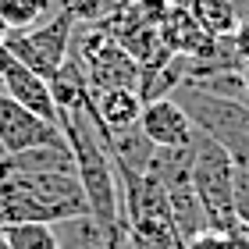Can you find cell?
<instances>
[{
  "mask_svg": "<svg viewBox=\"0 0 249 249\" xmlns=\"http://www.w3.org/2000/svg\"><path fill=\"white\" fill-rule=\"evenodd\" d=\"M61 132H64L68 150H71L75 178H78V185H82L89 213H93L114 239H121L124 235V213H121L118 175H114V164H110V153H107L104 139H100V121L93 114V107L86 104L78 110L61 114Z\"/></svg>",
  "mask_w": 249,
  "mask_h": 249,
  "instance_id": "cell-1",
  "label": "cell"
},
{
  "mask_svg": "<svg viewBox=\"0 0 249 249\" xmlns=\"http://www.w3.org/2000/svg\"><path fill=\"white\" fill-rule=\"evenodd\" d=\"M192 167H189V182L196 189V196L207 213V228L217 235H239L242 224L235 221L231 210V175L235 160L210 139L207 132H199L192 124Z\"/></svg>",
  "mask_w": 249,
  "mask_h": 249,
  "instance_id": "cell-2",
  "label": "cell"
},
{
  "mask_svg": "<svg viewBox=\"0 0 249 249\" xmlns=\"http://www.w3.org/2000/svg\"><path fill=\"white\" fill-rule=\"evenodd\" d=\"M171 100L189 114V121L199 132H207L235 164H249V104L224 100L213 93H203L192 82L171 89Z\"/></svg>",
  "mask_w": 249,
  "mask_h": 249,
  "instance_id": "cell-3",
  "label": "cell"
},
{
  "mask_svg": "<svg viewBox=\"0 0 249 249\" xmlns=\"http://www.w3.org/2000/svg\"><path fill=\"white\" fill-rule=\"evenodd\" d=\"M68 50L82 64L89 93H96V89H135L139 86V64L132 61V53L104 25H75Z\"/></svg>",
  "mask_w": 249,
  "mask_h": 249,
  "instance_id": "cell-4",
  "label": "cell"
},
{
  "mask_svg": "<svg viewBox=\"0 0 249 249\" xmlns=\"http://www.w3.org/2000/svg\"><path fill=\"white\" fill-rule=\"evenodd\" d=\"M71 29L75 21L57 11L53 18L39 21L36 29H25V32H7L4 36V47L15 61H21L25 68L39 71L43 78H50L53 71L61 68V61L68 57V47H71Z\"/></svg>",
  "mask_w": 249,
  "mask_h": 249,
  "instance_id": "cell-5",
  "label": "cell"
},
{
  "mask_svg": "<svg viewBox=\"0 0 249 249\" xmlns=\"http://www.w3.org/2000/svg\"><path fill=\"white\" fill-rule=\"evenodd\" d=\"M0 82H4V96H11L18 107H25L32 114H39L43 121L61 128V114H57L53 96H50V82L39 71H32L21 61H15L4 47H0Z\"/></svg>",
  "mask_w": 249,
  "mask_h": 249,
  "instance_id": "cell-6",
  "label": "cell"
},
{
  "mask_svg": "<svg viewBox=\"0 0 249 249\" xmlns=\"http://www.w3.org/2000/svg\"><path fill=\"white\" fill-rule=\"evenodd\" d=\"M50 142H64V132L57 124L18 107L11 96H0V146H4L7 157L32 150V146H50Z\"/></svg>",
  "mask_w": 249,
  "mask_h": 249,
  "instance_id": "cell-7",
  "label": "cell"
},
{
  "mask_svg": "<svg viewBox=\"0 0 249 249\" xmlns=\"http://www.w3.org/2000/svg\"><path fill=\"white\" fill-rule=\"evenodd\" d=\"M139 128L150 135L153 146H189V139H192V121L171 96H160V100L142 104Z\"/></svg>",
  "mask_w": 249,
  "mask_h": 249,
  "instance_id": "cell-8",
  "label": "cell"
},
{
  "mask_svg": "<svg viewBox=\"0 0 249 249\" xmlns=\"http://www.w3.org/2000/svg\"><path fill=\"white\" fill-rule=\"evenodd\" d=\"M157 32H160V43L171 53H185V57H199V53L210 50V43L217 36H210L207 29L196 21L189 7H167V15L157 21Z\"/></svg>",
  "mask_w": 249,
  "mask_h": 249,
  "instance_id": "cell-9",
  "label": "cell"
},
{
  "mask_svg": "<svg viewBox=\"0 0 249 249\" xmlns=\"http://www.w3.org/2000/svg\"><path fill=\"white\" fill-rule=\"evenodd\" d=\"M100 139H104L110 160H114L118 167H124V171H132V175H146L150 171V160H153L157 146L150 142V135L139 128V121L124 124V128H104V124H100Z\"/></svg>",
  "mask_w": 249,
  "mask_h": 249,
  "instance_id": "cell-10",
  "label": "cell"
},
{
  "mask_svg": "<svg viewBox=\"0 0 249 249\" xmlns=\"http://www.w3.org/2000/svg\"><path fill=\"white\" fill-rule=\"evenodd\" d=\"M50 228H53V239H57V249H110L118 242L93 213H75V217L53 221Z\"/></svg>",
  "mask_w": 249,
  "mask_h": 249,
  "instance_id": "cell-11",
  "label": "cell"
},
{
  "mask_svg": "<svg viewBox=\"0 0 249 249\" xmlns=\"http://www.w3.org/2000/svg\"><path fill=\"white\" fill-rule=\"evenodd\" d=\"M50 96H53V107H57V114H68V110H78L89 104V82H86V71L78 57L71 50H68V57L61 61V68L53 71L50 78Z\"/></svg>",
  "mask_w": 249,
  "mask_h": 249,
  "instance_id": "cell-12",
  "label": "cell"
},
{
  "mask_svg": "<svg viewBox=\"0 0 249 249\" xmlns=\"http://www.w3.org/2000/svg\"><path fill=\"white\" fill-rule=\"evenodd\" d=\"M89 107L104 128H124V124L139 121L142 100L135 89H96V93H89Z\"/></svg>",
  "mask_w": 249,
  "mask_h": 249,
  "instance_id": "cell-13",
  "label": "cell"
},
{
  "mask_svg": "<svg viewBox=\"0 0 249 249\" xmlns=\"http://www.w3.org/2000/svg\"><path fill=\"white\" fill-rule=\"evenodd\" d=\"M11 167L21 175H75V160L68 142H50V146H32V150L11 153Z\"/></svg>",
  "mask_w": 249,
  "mask_h": 249,
  "instance_id": "cell-14",
  "label": "cell"
},
{
  "mask_svg": "<svg viewBox=\"0 0 249 249\" xmlns=\"http://www.w3.org/2000/svg\"><path fill=\"white\" fill-rule=\"evenodd\" d=\"M249 7V0H196L189 11L210 36H231L239 25V15Z\"/></svg>",
  "mask_w": 249,
  "mask_h": 249,
  "instance_id": "cell-15",
  "label": "cell"
},
{
  "mask_svg": "<svg viewBox=\"0 0 249 249\" xmlns=\"http://www.w3.org/2000/svg\"><path fill=\"white\" fill-rule=\"evenodd\" d=\"M57 15L53 0H0V21L7 32H25L36 29L39 21H47Z\"/></svg>",
  "mask_w": 249,
  "mask_h": 249,
  "instance_id": "cell-16",
  "label": "cell"
},
{
  "mask_svg": "<svg viewBox=\"0 0 249 249\" xmlns=\"http://www.w3.org/2000/svg\"><path fill=\"white\" fill-rule=\"evenodd\" d=\"M57 11H64L75 25H104L118 11L121 0H53Z\"/></svg>",
  "mask_w": 249,
  "mask_h": 249,
  "instance_id": "cell-17",
  "label": "cell"
},
{
  "mask_svg": "<svg viewBox=\"0 0 249 249\" xmlns=\"http://www.w3.org/2000/svg\"><path fill=\"white\" fill-rule=\"evenodd\" d=\"M7 235L11 249H57V239H53V228L43 221H21L11 224V228H0Z\"/></svg>",
  "mask_w": 249,
  "mask_h": 249,
  "instance_id": "cell-18",
  "label": "cell"
},
{
  "mask_svg": "<svg viewBox=\"0 0 249 249\" xmlns=\"http://www.w3.org/2000/svg\"><path fill=\"white\" fill-rule=\"evenodd\" d=\"M192 86L203 93L224 96V100H242L246 104V86H242V71H221V75H207V78H192Z\"/></svg>",
  "mask_w": 249,
  "mask_h": 249,
  "instance_id": "cell-19",
  "label": "cell"
},
{
  "mask_svg": "<svg viewBox=\"0 0 249 249\" xmlns=\"http://www.w3.org/2000/svg\"><path fill=\"white\" fill-rule=\"evenodd\" d=\"M231 210H235V221L242 224V231H249V164H235V175H231Z\"/></svg>",
  "mask_w": 249,
  "mask_h": 249,
  "instance_id": "cell-20",
  "label": "cell"
},
{
  "mask_svg": "<svg viewBox=\"0 0 249 249\" xmlns=\"http://www.w3.org/2000/svg\"><path fill=\"white\" fill-rule=\"evenodd\" d=\"M185 249H249V231L239 235H217V231H203L192 242H185Z\"/></svg>",
  "mask_w": 249,
  "mask_h": 249,
  "instance_id": "cell-21",
  "label": "cell"
},
{
  "mask_svg": "<svg viewBox=\"0 0 249 249\" xmlns=\"http://www.w3.org/2000/svg\"><path fill=\"white\" fill-rule=\"evenodd\" d=\"M231 43H235V50L242 53V61H249V7L239 15V25L231 32Z\"/></svg>",
  "mask_w": 249,
  "mask_h": 249,
  "instance_id": "cell-22",
  "label": "cell"
},
{
  "mask_svg": "<svg viewBox=\"0 0 249 249\" xmlns=\"http://www.w3.org/2000/svg\"><path fill=\"white\" fill-rule=\"evenodd\" d=\"M242 86H246V104H249V61L242 64Z\"/></svg>",
  "mask_w": 249,
  "mask_h": 249,
  "instance_id": "cell-23",
  "label": "cell"
},
{
  "mask_svg": "<svg viewBox=\"0 0 249 249\" xmlns=\"http://www.w3.org/2000/svg\"><path fill=\"white\" fill-rule=\"evenodd\" d=\"M167 4H171V7H192L196 0H167Z\"/></svg>",
  "mask_w": 249,
  "mask_h": 249,
  "instance_id": "cell-24",
  "label": "cell"
},
{
  "mask_svg": "<svg viewBox=\"0 0 249 249\" xmlns=\"http://www.w3.org/2000/svg\"><path fill=\"white\" fill-rule=\"evenodd\" d=\"M0 249H11V242H7V235L0 231Z\"/></svg>",
  "mask_w": 249,
  "mask_h": 249,
  "instance_id": "cell-25",
  "label": "cell"
},
{
  "mask_svg": "<svg viewBox=\"0 0 249 249\" xmlns=\"http://www.w3.org/2000/svg\"><path fill=\"white\" fill-rule=\"evenodd\" d=\"M4 36H7V29H4V21H0V43H4Z\"/></svg>",
  "mask_w": 249,
  "mask_h": 249,
  "instance_id": "cell-26",
  "label": "cell"
},
{
  "mask_svg": "<svg viewBox=\"0 0 249 249\" xmlns=\"http://www.w3.org/2000/svg\"><path fill=\"white\" fill-rule=\"evenodd\" d=\"M0 96H4V82H0Z\"/></svg>",
  "mask_w": 249,
  "mask_h": 249,
  "instance_id": "cell-27",
  "label": "cell"
},
{
  "mask_svg": "<svg viewBox=\"0 0 249 249\" xmlns=\"http://www.w3.org/2000/svg\"><path fill=\"white\" fill-rule=\"evenodd\" d=\"M0 157H7V153H4V146H0Z\"/></svg>",
  "mask_w": 249,
  "mask_h": 249,
  "instance_id": "cell-28",
  "label": "cell"
}]
</instances>
